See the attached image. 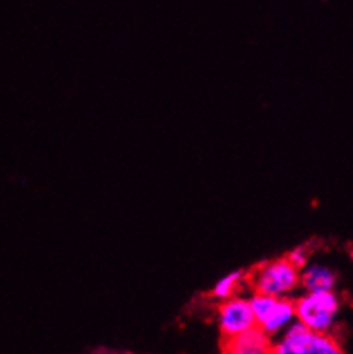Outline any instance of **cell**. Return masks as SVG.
I'll return each mask as SVG.
<instances>
[{
	"mask_svg": "<svg viewBox=\"0 0 353 354\" xmlns=\"http://www.w3.org/2000/svg\"><path fill=\"white\" fill-rule=\"evenodd\" d=\"M271 337L259 327L237 337L223 339L221 344V354H271Z\"/></svg>",
	"mask_w": 353,
	"mask_h": 354,
	"instance_id": "obj_5",
	"label": "cell"
},
{
	"mask_svg": "<svg viewBox=\"0 0 353 354\" xmlns=\"http://www.w3.org/2000/svg\"><path fill=\"white\" fill-rule=\"evenodd\" d=\"M300 267L295 266L287 255V257L257 263L246 277L248 283H251L254 292L284 296L300 284Z\"/></svg>",
	"mask_w": 353,
	"mask_h": 354,
	"instance_id": "obj_1",
	"label": "cell"
},
{
	"mask_svg": "<svg viewBox=\"0 0 353 354\" xmlns=\"http://www.w3.org/2000/svg\"><path fill=\"white\" fill-rule=\"evenodd\" d=\"M291 262L295 263L297 267H300V269H304V267H307V260H309V252L305 250V247H300V248H295L293 252H291L290 255Z\"/></svg>",
	"mask_w": 353,
	"mask_h": 354,
	"instance_id": "obj_9",
	"label": "cell"
},
{
	"mask_svg": "<svg viewBox=\"0 0 353 354\" xmlns=\"http://www.w3.org/2000/svg\"><path fill=\"white\" fill-rule=\"evenodd\" d=\"M218 327L223 339L237 337V335L257 327L251 299L233 296V298L221 301L218 308Z\"/></svg>",
	"mask_w": 353,
	"mask_h": 354,
	"instance_id": "obj_4",
	"label": "cell"
},
{
	"mask_svg": "<svg viewBox=\"0 0 353 354\" xmlns=\"http://www.w3.org/2000/svg\"><path fill=\"white\" fill-rule=\"evenodd\" d=\"M297 322V310H295V299L284 298V296H278L276 303L266 319L259 324V328L266 332L269 337L283 334L291 324Z\"/></svg>",
	"mask_w": 353,
	"mask_h": 354,
	"instance_id": "obj_6",
	"label": "cell"
},
{
	"mask_svg": "<svg viewBox=\"0 0 353 354\" xmlns=\"http://www.w3.org/2000/svg\"><path fill=\"white\" fill-rule=\"evenodd\" d=\"M246 276L247 274L242 272V270H235V272L226 274L225 277H221V279L215 284V288L211 290V295L215 296L216 299H221V301L233 298V295H235V291L240 288L242 281L247 279Z\"/></svg>",
	"mask_w": 353,
	"mask_h": 354,
	"instance_id": "obj_8",
	"label": "cell"
},
{
	"mask_svg": "<svg viewBox=\"0 0 353 354\" xmlns=\"http://www.w3.org/2000/svg\"><path fill=\"white\" fill-rule=\"evenodd\" d=\"M297 320L316 332H329L340 312L334 291H307L295 299Z\"/></svg>",
	"mask_w": 353,
	"mask_h": 354,
	"instance_id": "obj_3",
	"label": "cell"
},
{
	"mask_svg": "<svg viewBox=\"0 0 353 354\" xmlns=\"http://www.w3.org/2000/svg\"><path fill=\"white\" fill-rule=\"evenodd\" d=\"M300 284L305 291H333L336 276L324 266H307L302 269Z\"/></svg>",
	"mask_w": 353,
	"mask_h": 354,
	"instance_id": "obj_7",
	"label": "cell"
},
{
	"mask_svg": "<svg viewBox=\"0 0 353 354\" xmlns=\"http://www.w3.org/2000/svg\"><path fill=\"white\" fill-rule=\"evenodd\" d=\"M271 354H345V351L329 332H316L297 320L278 341L273 342Z\"/></svg>",
	"mask_w": 353,
	"mask_h": 354,
	"instance_id": "obj_2",
	"label": "cell"
}]
</instances>
